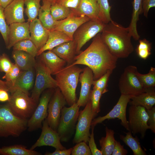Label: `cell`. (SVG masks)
Wrapping results in <instances>:
<instances>
[{
    "mask_svg": "<svg viewBox=\"0 0 155 155\" xmlns=\"http://www.w3.org/2000/svg\"><path fill=\"white\" fill-rule=\"evenodd\" d=\"M117 59L110 52L99 33L88 47L75 56L74 62L69 65H83L89 67L93 72V80H96L108 71H113L117 66Z\"/></svg>",
    "mask_w": 155,
    "mask_h": 155,
    "instance_id": "1",
    "label": "cell"
},
{
    "mask_svg": "<svg viewBox=\"0 0 155 155\" xmlns=\"http://www.w3.org/2000/svg\"><path fill=\"white\" fill-rule=\"evenodd\" d=\"M101 37L111 54L117 58L128 57L134 51L128 27L112 20L105 24Z\"/></svg>",
    "mask_w": 155,
    "mask_h": 155,
    "instance_id": "2",
    "label": "cell"
},
{
    "mask_svg": "<svg viewBox=\"0 0 155 155\" xmlns=\"http://www.w3.org/2000/svg\"><path fill=\"white\" fill-rule=\"evenodd\" d=\"M83 70L76 65H69L55 75L58 87L70 106L77 102L76 90Z\"/></svg>",
    "mask_w": 155,
    "mask_h": 155,
    "instance_id": "3",
    "label": "cell"
},
{
    "mask_svg": "<svg viewBox=\"0 0 155 155\" xmlns=\"http://www.w3.org/2000/svg\"><path fill=\"white\" fill-rule=\"evenodd\" d=\"M28 120L15 114L7 103L0 104V137L20 136L27 128Z\"/></svg>",
    "mask_w": 155,
    "mask_h": 155,
    "instance_id": "4",
    "label": "cell"
},
{
    "mask_svg": "<svg viewBox=\"0 0 155 155\" xmlns=\"http://www.w3.org/2000/svg\"><path fill=\"white\" fill-rule=\"evenodd\" d=\"M9 101L7 102L12 112L22 118L29 119L38 104L29 96V94L17 89L11 92Z\"/></svg>",
    "mask_w": 155,
    "mask_h": 155,
    "instance_id": "5",
    "label": "cell"
},
{
    "mask_svg": "<svg viewBox=\"0 0 155 155\" xmlns=\"http://www.w3.org/2000/svg\"><path fill=\"white\" fill-rule=\"evenodd\" d=\"M80 107L76 102L69 107L64 106L62 109L57 130L61 141H68L73 133L79 115Z\"/></svg>",
    "mask_w": 155,
    "mask_h": 155,
    "instance_id": "6",
    "label": "cell"
},
{
    "mask_svg": "<svg viewBox=\"0 0 155 155\" xmlns=\"http://www.w3.org/2000/svg\"><path fill=\"white\" fill-rule=\"evenodd\" d=\"M35 68L36 79L31 97L38 104L40 96L44 90L55 89L58 86L56 80L51 76L49 70L40 58L36 61Z\"/></svg>",
    "mask_w": 155,
    "mask_h": 155,
    "instance_id": "7",
    "label": "cell"
},
{
    "mask_svg": "<svg viewBox=\"0 0 155 155\" xmlns=\"http://www.w3.org/2000/svg\"><path fill=\"white\" fill-rule=\"evenodd\" d=\"M136 67L129 65L126 67L119 80V88L121 94L134 96L146 92L137 75Z\"/></svg>",
    "mask_w": 155,
    "mask_h": 155,
    "instance_id": "8",
    "label": "cell"
},
{
    "mask_svg": "<svg viewBox=\"0 0 155 155\" xmlns=\"http://www.w3.org/2000/svg\"><path fill=\"white\" fill-rule=\"evenodd\" d=\"M105 24L99 20H90L82 24L74 33L73 39L77 43L76 54L82 47L97 34L102 32Z\"/></svg>",
    "mask_w": 155,
    "mask_h": 155,
    "instance_id": "9",
    "label": "cell"
},
{
    "mask_svg": "<svg viewBox=\"0 0 155 155\" xmlns=\"http://www.w3.org/2000/svg\"><path fill=\"white\" fill-rule=\"evenodd\" d=\"M97 115L92 111L90 100L84 109L80 111L75 126V132L73 141V143L82 141L88 142L90 134V130L91 123Z\"/></svg>",
    "mask_w": 155,
    "mask_h": 155,
    "instance_id": "10",
    "label": "cell"
},
{
    "mask_svg": "<svg viewBox=\"0 0 155 155\" xmlns=\"http://www.w3.org/2000/svg\"><path fill=\"white\" fill-rule=\"evenodd\" d=\"M128 124L130 131L134 135L139 133L144 138L147 130L150 129L147 123L148 116L144 107L131 105L128 110Z\"/></svg>",
    "mask_w": 155,
    "mask_h": 155,
    "instance_id": "11",
    "label": "cell"
},
{
    "mask_svg": "<svg viewBox=\"0 0 155 155\" xmlns=\"http://www.w3.org/2000/svg\"><path fill=\"white\" fill-rule=\"evenodd\" d=\"M54 91L49 89L42 92L38 105L31 117L28 120L27 128L32 131L41 128L43 121L48 115V106Z\"/></svg>",
    "mask_w": 155,
    "mask_h": 155,
    "instance_id": "12",
    "label": "cell"
},
{
    "mask_svg": "<svg viewBox=\"0 0 155 155\" xmlns=\"http://www.w3.org/2000/svg\"><path fill=\"white\" fill-rule=\"evenodd\" d=\"M133 96L121 94L118 101L113 108L106 115L94 119L92 121L91 126L95 127L106 119L117 118L121 120V124L128 131H130L126 118V111L127 105Z\"/></svg>",
    "mask_w": 155,
    "mask_h": 155,
    "instance_id": "13",
    "label": "cell"
},
{
    "mask_svg": "<svg viewBox=\"0 0 155 155\" xmlns=\"http://www.w3.org/2000/svg\"><path fill=\"white\" fill-rule=\"evenodd\" d=\"M55 89L48 103L46 119L49 126L57 131L61 110L67 102L60 89L58 87Z\"/></svg>",
    "mask_w": 155,
    "mask_h": 155,
    "instance_id": "14",
    "label": "cell"
},
{
    "mask_svg": "<svg viewBox=\"0 0 155 155\" xmlns=\"http://www.w3.org/2000/svg\"><path fill=\"white\" fill-rule=\"evenodd\" d=\"M42 128L40 136L30 148V150H34L37 147L44 146H51L57 149H66L61 143L58 132L49 126L46 118L42 122Z\"/></svg>",
    "mask_w": 155,
    "mask_h": 155,
    "instance_id": "15",
    "label": "cell"
},
{
    "mask_svg": "<svg viewBox=\"0 0 155 155\" xmlns=\"http://www.w3.org/2000/svg\"><path fill=\"white\" fill-rule=\"evenodd\" d=\"M90 20L84 15L78 16L72 13L67 18L61 20L53 30L63 32L73 40L74 34L83 24Z\"/></svg>",
    "mask_w": 155,
    "mask_h": 155,
    "instance_id": "16",
    "label": "cell"
},
{
    "mask_svg": "<svg viewBox=\"0 0 155 155\" xmlns=\"http://www.w3.org/2000/svg\"><path fill=\"white\" fill-rule=\"evenodd\" d=\"M93 80L91 69L86 66L80 74L79 80L81 84L80 96L77 103L80 106H85L90 100L91 88Z\"/></svg>",
    "mask_w": 155,
    "mask_h": 155,
    "instance_id": "17",
    "label": "cell"
},
{
    "mask_svg": "<svg viewBox=\"0 0 155 155\" xmlns=\"http://www.w3.org/2000/svg\"><path fill=\"white\" fill-rule=\"evenodd\" d=\"M30 39L38 51L46 44L49 37L50 30L46 28L37 18L29 22Z\"/></svg>",
    "mask_w": 155,
    "mask_h": 155,
    "instance_id": "18",
    "label": "cell"
},
{
    "mask_svg": "<svg viewBox=\"0 0 155 155\" xmlns=\"http://www.w3.org/2000/svg\"><path fill=\"white\" fill-rule=\"evenodd\" d=\"M8 43L6 48L10 49L18 42L23 39H30L29 22L14 23L9 25Z\"/></svg>",
    "mask_w": 155,
    "mask_h": 155,
    "instance_id": "19",
    "label": "cell"
},
{
    "mask_svg": "<svg viewBox=\"0 0 155 155\" xmlns=\"http://www.w3.org/2000/svg\"><path fill=\"white\" fill-rule=\"evenodd\" d=\"M24 0H13L4 9V13L7 24L25 22L24 16Z\"/></svg>",
    "mask_w": 155,
    "mask_h": 155,
    "instance_id": "20",
    "label": "cell"
},
{
    "mask_svg": "<svg viewBox=\"0 0 155 155\" xmlns=\"http://www.w3.org/2000/svg\"><path fill=\"white\" fill-rule=\"evenodd\" d=\"M40 58L49 70L51 75H55L65 67L66 62L51 50L44 52Z\"/></svg>",
    "mask_w": 155,
    "mask_h": 155,
    "instance_id": "21",
    "label": "cell"
},
{
    "mask_svg": "<svg viewBox=\"0 0 155 155\" xmlns=\"http://www.w3.org/2000/svg\"><path fill=\"white\" fill-rule=\"evenodd\" d=\"M34 68L27 70H22L13 86L10 93L18 89L29 94V91L34 84Z\"/></svg>",
    "mask_w": 155,
    "mask_h": 155,
    "instance_id": "22",
    "label": "cell"
},
{
    "mask_svg": "<svg viewBox=\"0 0 155 155\" xmlns=\"http://www.w3.org/2000/svg\"><path fill=\"white\" fill-rule=\"evenodd\" d=\"M76 48V42L73 39L59 45L51 51L69 65H70L74 62Z\"/></svg>",
    "mask_w": 155,
    "mask_h": 155,
    "instance_id": "23",
    "label": "cell"
},
{
    "mask_svg": "<svg viewBox=\"0 0 155 155\" xmlns=\"http://www.w3.org/2000/svg\"><path fill=\"white\" fill-rule=\"evenodd\" d=\"M73 40L62 32L56 30H50L48 39L45 45L38 52L36 56L48 50H51L59 45Z\"/></svg>",
    "mask_w": 155,
    "mask_h": 155,
    "instance_id": "24",
    "label": "cell"
},
{
    "mask_svg": "<svg viewBox=\"0 0 155 155\" xmlns=\"http://www.w3.org/2000/svg\"><path fill=\"white\" fill-rule=\"evenodd\" d=\"M131 105L144 107L146 110L151 109L155 104V92L154 88L146 89V92L132 97Z\"/></svg>",
    "mask_w": 155,
    "mask_h": 155,
    "instance_id": "25",
    "label": "cell"
},
{
    "mask_svg": "<svg viewBox=\"0 0 155 155\" xmlns=\"http://www.w3.org/2000/svg\"><path fill=\"white\" fill-rule=\"evenodd\" d=\"M12 57L15 64L22 70H27L35 68L36 61L35 57L25 51L13 50Z\"/></svg>",
    "mask_w": 155,
    "mask_h": 155,
    "instance_id": "26",
    "label": "cell"
},
{
    "mask_svg": "<svg viewBox=\"0 0 155 155\" xmlns=\"http://www.w3.org/2000/svg\"><path fill=\"white\" fill-rule=\"evenodd\" d=\"M75 14L86 16L91 20H99L98 0H81Z\"/></svg>",
    "mask_w": 155,
    "mask_h": 155,
    "instance_id": "27",
    "label": "cell"
},
{
    "mask_svg": "<svg viewBox=\"0 0 155 155\" xmlns=\"http://www.w3.org/2000/svg\"><path fill=\"white\" fill-rule=\"evenodd\" d=\"M142 0H133V12L129 25L128 27L132 37L136 40L140 36L137 32V22L139 20V15L142 13Z\"/></svg>",
    "mask_w": 155,
    "mask_h": 155,
    "instance_id": "28",
    "label": "cell"
},
{
    "mask_svg": "<svg viewBox=\"0 0 155 155\" xmlns=\"http://www.w3.org/2000/svg\"><path fill=\"white\" fill-rule=\"evenodd\" d=\"M51 6L48 4H42L38 15L43 26L50 30L54 29L61 21H56L53 19L50 13Z\"/></svg>",
    "mask_w": 155,
    "mask_h": 155,
    "instance_id": "29",
    "label": "cell"
},
{
    "mask_svg": "<svg viewBox=\"0 0 155 155\" xmlns=\"http://www.w3.org/2000/svg\"><path fill=\"white\" fill-rule=\"evenodd\" d=\"M106 136L99 140L101 148L100 150L103 155H111L113 151L115 140L114 137V131L105 127Z\"/></svg>",
    "mask_w": 155,
    "mask_h": 155,
    "instance_id": "30",
    "label": "cell"
},
{
    "mask_svg": "<svg viewBox=\"0 0 155 155\" xmlns=\"http://www.w3.org/2000/svg\"><path fill=\"white\" fill-rule=\"evenodd\" d=\"M39 152L28 149L25 146L16 144L0 148L1 155H40Z\"/></svg>",
    "mask_w": 155,
    "mask_h": 155,
    "instance_id": "31",
    "label": "cell"
},
{
    "mask_svg": "<svg viewBox=\"0 0 155 155\" xmlns=\"http://www.w3.org/2000/svg\"><path fill=\"white\" fill-rule=\"evenodd\" d=\"M124 133L126 135H120V139L131 149L134 155H147L146 152L142 148L139 142V140L137 136L133 137L130 131H128L127 133Z\"/></svg>",
    "mask_w": 155,
    "mask_h": 155,
    "instance_id": "32",
    "label": "cell"
},
{
    "mask_svg": "<svg viewBox=\"0 0 155 155\" xmlns=\"http://www.w3.org/2000/svg\"><path fill=\"white\" fill-rule=\"evenodd\" d=\"M41 0H24L26 7L25 13L28 17L29 22L37 18L41 6L40 2Z\"/></svg>",
    "mask_w": 155,
    "mask_h": 155,
    "instance_id": "33",
    "label": "cell"
},
{
    "mask_svg": "<svg viewBox=\"0 0 155 155\" xmlns=\"http://www.w3.org/2000/svg\"><path fill=\"white\" fill-rule=\"evenodd\" d=\"M72 12L70 9L56 3L50 7L51 14L56 21L61 20L67 18Z\"/></svg>",
    "mask_w": 155,
    "mask_h": 155,
    "instance_id": "34",
    "label": "cell"
},
{
    "mask_svg": "<svg viewBox=\"0 0 155 155\" xmlns=\"http://www.w3.org/2000/svg\"><path fill=\"white\" fill-rule=\"evenodd\" d=\"M13 50L22 51L26 52L34 57L37 55L38 51L35 44L29 39L21 40L13 46Z\"/></svg>",
    "mask_w": 155,
    "mask_h": 155,
    "instance_id": "35",
    "label": "cell"
},
{
    "mask_svg": "<svg viewBox=\"0 0 155 155\" xmlns=\"http://www.w3.org/2000/svg\"><path fill=\"white\" fill-rule=\"evenodd\" d=\"M98 19L104 24L109 22L112 20L110 15L111 6L108 0H98Z\"/></svg>",
    "mask_w": 155,
    "mask_h": 155,
    "instance_id": "36",
    "label": "cell"
},
{
    "mask_svg": "<svg viewBox=\"0 0 155 155\" xmlns=\"http://www.w3.org/2000/svg\"><path fill=\"white\" fill-rule=\"evenodd\" d=\"M137 77L143 88L146 89L154 88L155 86V68L151 67L148 73L142 74L138 71Z\"/></svg>",
    "mask_w": 155,
    "mask_h": 155,
    "instance_id": "37",
    "label": "cell"
},
{
    "mask_svg": "<svg viewBox=\"0 0 155 155\" xmlns=\"http://www.w3.org/2000/svg\"><path fill=\"white\" fill-rule=\"evenodd\" d=\"M152 44L145 38L140 40L136 49L138 56L141 58L145 60L151 54Z\"/></svg>",
    "mask_w": 155,
    "mask_h": 155,
    "instance_id": "38",
    "label": "cell"
},
{
    "mask_svg": "<svg viewBox=\"0 0 155 155\" xmlns=\"http://www.w3.org/2000/svg\"><path fill=\"white\" fill-rule=\"evenodd\" d=\"M4 8L0 5V33L5 42L6 47L8 43L9 25L7 23L4 13Z\"/></svg>",
    "mask_w": 155,
    "mask_h": 155,
    "instance_id": "39",
    "label": "cell"
},
{
    "mask_svg": "<svg viewBox=\"0 0 155 155\" xmlns=\"http://www.w3.org/2000/svg\"><path fill=\"white\" fill-rule=\"evenodd\" d=\"M102 94L101 90L94 87L91 91L90 100L92 108L93 111L97 114L100 111V100Z\"/></svg>",
    "mask_w": 155,
    "mask_h": 155,
    "instance_id": "40",
    "label": "cell"
},
{
    "mask_svg": "<svg viewBox=\"0 0 155 155\" xmlns=\"http://www.w3.org/2000/svg\"><path fill=\"white\" fill-rule=\"evenodd\" d=\"M113 71H108L106 73L97 80H93L92 85L95 87L101 90L103 94L107 92L106 86L108 78Z\"/></svg>",
    "mask_w": 155,
    "mask_h": 155,
    "instance_id": "41",
    "label": "cell"
},
{
    "mask_svg": "<svg viewBox=\"0 0 155 155\" xmlns=\"http://www.w3.org/2000/svg\"><path fill=\"white\" fill-rule=\"evenodd\" d=\"M72 155H91L92 154L86 143L82 141L77 143L72 148Z\"/></svg>",
    "mask_w": 155,
    "mask_h": 155,
    "instance_id": "42",
    "label": "cell"
},
{
    "mask_svg": "<svg viewBox=\"0 0 155 155\" xmlns=\"http://www.w3.org/2000/svg\"><path fill=\"white\" fill-rule=\"evenodd\" d=\"M22 71L15 63H14L11 69L8 72L5 73L2 78L5 79L6 81L11 83L13 86Z\"/></svg>",
    "mask_w": 155,
    "mask_h": 155,
    "instance_id": "43",
    "label": "cell"
},
{
    "mask_svg": "<svg viewBox=\"0 0 155 155\" xmlns=\"http://www.w3.org/2000/svg\"><path fill=\"white\" fill-rule=\"evenodd\" d=\"M13 64L6 54L4 53L0 56V71L7 73L11 69Z\"/></svg>",
    "mask_w": 155,
    "mask_h": 155,
    "instance_id": "44",
    "label": "cell"
},
{
    "mask_svg": "<svg viewBox=\"0 0 155 155\" xmlns=\"http://www.w3.org/2000/svg\"><path fill=\"white\" fill-rule=\"evenodd\" d=\"M81 1V0H57L55 3L70 9L73 13H75L79 8Z\"/></svg>",
    "mask_w": 155,
    "mask_h": 155,
    "instance_id": "45",
    "label": "cell"
},
{
    "mask_svg": "<svg viewBox=\"0 0 155 155\" xmlns=\"http://www.w3.org/2000/svg\"><path fill=\"white\" fill-rule=\"evenodd\" d=\"M94 127L93 126H91V133L90 134V138L88 141L89 147L92 155H102L101 152L97 148L95 142L94 137Z\"/></svg>",
    "mask_w": 155,
    "mask_h": 155,
    "instance_id": "46",
    "label": "cell"
},
{
    "mask_svg": "<svg viewBox=\"0 0 155 155\" xmlns=\"http://www.w3.org/2000/svg\"><path fill=\"white\" fill-rule=\"evenodd\" d=\"M146 110L148 116V124L150 127V129L155 133V107L154 106L151 109Z\"/></svg>",
    "mask_w": 155,
    "mask_h": 155,
    "instance_id": "47",
    "label": "cell"
},
{
    "mask_svg": "<svg viewBox=\"0 0 155 155\" xmlns=\"http://www.w3.org/2000/svg\"><path fill=\"white\" fill-rule=\"evenodd\" d=\"M155 7V0H142V13L144 16L147 18L150 9Z\"/></svg>",
    "mask_w": 155,
    "mask_h": 155,
    "instance_id": "48",
    "label": "cell"
},
{
    "mask_svg": "<svg viewBox=\"0 0 155 155\" xmlns=\"http://www.w3.org/2000/svg\"><path fill=\"white\" fill-rule=\"evenodd\" d=\"M128 151L124 148V146L122 145L120 142L116 140L114 149L112 154V155H126Z\"/></svg>",
    "mask_w": 155,
    "mask_h": 155,
    "instance_id": "49",
    "label": "cell"
},
{
    "mask_svg": "<svg viewBox=\"0 0 155 155\" xmlns=\"http://www.w3.org/2000/svg\"><path fill=\"white\" fill-rule=\"evenodd\" d=\"M72 148L67 149L59 150L56 149L53 152H46V155H70L71 154Z\"/></svg>",
    "mask_w": 155,
    "mask_h": 155,
    "instance_id": "50",
    "label": "cell"
},
{
    "mask_svg": "<svg viewBox=\"0 0 155 155\" xmlns=\"http://www.w3.org/2000/svg\"><path fill=\"white\" fill-rule=\"evenodd\" d=\"M12 87V84L7 81H4L0 79V89L10 92Z\"/></svg>",
    "mask_w": 155,
    "mask_h": 155,
    "instance_id": "51",
    "label": "cell"
},
{
    "mask_svg": "<svg viewBox=\"0 0 155 155\" xmlns=\"http://www.w3.org/2000/svg\"><path fill=\"white\" fill-rule=\"evenodd\" d=\"M7 92L6 90L0 89V102H4L9 101L10 96Z\"/></svg>",
    "mask_w": 155,
    "mask_h": 155,
    "instance_id": "52",
    "label": "cell"
},
{
    "mask_svg": "<svg viewBox=\"0 0 155 155\" xmlns=\"http://www.w3.org/2000/svg\"><path fill=\"white\" fill-rule=\"evenodd\" d=\"M13 1V0H0V5L4 8Z\"/></svg>",
    "mask_w": 155,
    "mask_h": 155,
    "instance_id": "53",
    "label": "cell"
},
{
    "mask_svg": "<svg viewBox=\"0 0 155 155\" xmlns=\"http://www.w3.org/2000/svg\"><path fill=\"white\" fill-rule=\"evenodd\" d=\"M42 4H46L52 5L54 4L57 0H42Z\"/></svg>",
    "mask_w": 155,
    "mask_h": 155,
    "instance_id": "54",
    "label": "cell"
},
{
    "mask_svg": "<svg viewBox=\"0 0 155 155\" xmlns=\"http://www.w3.org/2000/svg\"></svg>",
    "mask_w": 155,
    "mask_h": 155,
    "instance_id": "55",
    "label": "cell"
}]
</instances>
